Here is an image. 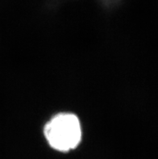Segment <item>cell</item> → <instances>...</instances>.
Segmentation results:
<instances>
[{"instance_id": "cell-1", "label": "cell", "mask_w": 158, "mask_h": 159, "mask_svg": "<svg viewBox=\"0 0 158 159\" xmlns=\"http://www.w3.org/2000/svg\"><path fill=\"white\" fill-rule=\"evenodd\" d=\"M44 133L52 149L60 152H68L75 149L80 143L82 127L75 115L61 113L47 123Z\"/></svg>"}]
</instances>
